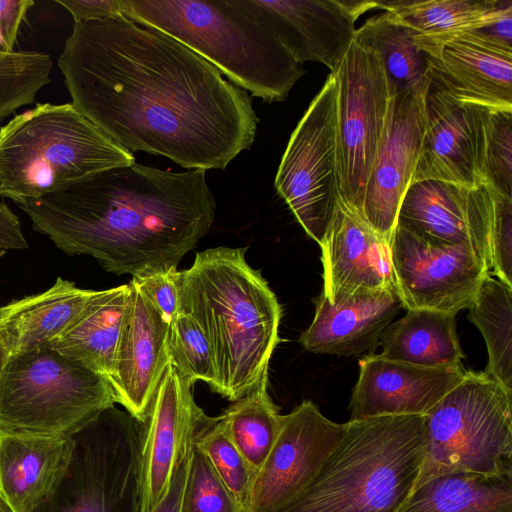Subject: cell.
<instances>
[{
	"label": "cell",
	"instance_id": "obj_24",
	"mask_svg": "<svg viewBox=\"0 0 512 512\" xmlns=\"http://www.w3.org/2000/svg\"><path fill=\"white\" fill-rule=\"evenodd\" d=\"M70 437L0 427V499L11 512H30L56 485L70 458Z\"/></svg>",
	"mask_w": 512,
	"mask_h": 512
},
{
	"label": "cell",
	"instance_id": "obj_44",
	"mask_svg": "<svg viewBox=\"0 0 512 512\" xmlns=\"http://www.w3.org/2000/svg\"><path fill=\"white\" fill-rule=\"evenodd\" d=\"M9 358H10L9 352L7 351V349L3 345V343L0 341V381H1L3 372L5 370V367L7 365Z\"/></svg>",
	"mask_w": 512,
	"mask_h": 512
},
{
	"label": "cell",
	"instance_id": "obj_31",
	"mask_svg": "<svg viewBox=\"0 0 512 512\" xmlns=\"http://www.w3.org/2000/svg\"><path fill=\"white\" fill-rule=\"evenodd\" d=\"M267 386L268 377L220 415L229 437L254 473L270 453L283 421Z\"/></svg>",
	"mask_w": 512,
	"mask_h": 512
},
{
	"label": "cell",
	"instance_id": "obj_36",
	"mask_svg": "<svg viewBox=\"0 0 512 512\" xmlns=\"http://www.w3.org/2000/svg\"><path fill=\"white\" fill-rule=\"evenodd\" d=\"M242 509L206 457L194 447L181 512H241Z\"/></svg>",
	"mask_w": 512,
	"mask_h": 512
},
{
	"label": "cell",
	"instance_id": "obj_12",
	"mask_svg": "<svg viewBox=\"0 0 512 512\" xmlns=\"http://www.w3.org/2000/svg\"><path fill=\"white\" fill-rule=\"evenodd\" d=\"M392 269L403 308L457 314L468 308L489 268L469 248L429 242L396 224Z\"/></svg>",
	"mask_w": 512,
	"mask_h": 512
},
{
	"label": "cell",
	"instance_id": "obj_40",
	"mask_svg": "<svg viewBox=\"0 0 512 512\" xmlns=\"http://www.w3.org/2000/svg\"><path fill=\"white\" fill-rule=\"evenodd\" d=\"M33 0H0V50L14 51L19 27Z\"/></svg>",
	"mask_w": 512,
	"mask_h": 512
},
{
	"label": "cell",
	"instance_id": "obj_16",
	"mask_svg": "<svg viewBox=\"0 0 512 512\" xmlns=\"http://www.w3.org/2000/svg\"><path fill=\"white\" fill-rule=\"evenodd\" d=\"M495 192L487 184L470 188L439 180L415 182L403 197L396 224L432 243L467 247L491 270Z\"/></svg>",
	"mask_w": 512,
	"mask_h": 512
},
{
	"label": "cell",
	"instance_id": "obj_43",
	"mask_svg": "<svg viewBox=\"0 0 512 512\" xmlns=\"http://www.w3.org/2000/svg\"><path fill=\"white\" fill-rule=\"evenodd\" d=\"M190 458L191 455L177 468L166 497L152 512H181L189 472Z\"/></svg>",
	"mask_w": 512,
	"mask_h": 512
},
{
	"label": "cell",
	"instance_id": "obj_6",
	"mask_svg": "<svg viewBox=\"0 0 512 512\" xmlns=\"http://www.w3.org/2000/svg\"><path fill=\"white\" fill-rule=\"evenodd\" d=\"M134 160L72 103L37 104L0 128V197L20 204Z\"/></svg>",
	"mask_w": 512,
	"mask_h": 512
},
{
	"label": "cell",
	"instance_id": "obj_42",
	"mask_svg": "<svg viewBox=\"0 0 512 512\" xmlns=\"http://www.w3.org/2000/svg\"><path fill=\"white\" fill-rule=\"evenodd\" d=\"M28 247V242L22 231L21 223L17 215L9 206L0 202V249L23 250Z\"/></svg>",
	"mask_w": 512,
	"mask_h": 512
},
{
	"label": "cell",
	"instance_id": "obj_21",
	"mask_svg": "<svg viewBox=\"0 0 512 512\" xmlns=\"http://www.w3.org/2000/svg\"><path fill=\"white\" fill-rule=\"evenodd\" d=\"M323 295L386 290L398 295L390 244L340 200L321 245ZM399 296V295H398Z\"/></svg>",
	"mask_w": 512,
	"mask_h": 512
},
{
	"label": "cell",
	"instance_id": "obj_38",
	"mask_svg": "<svg viewBox=\"0 0 512 512\" xmlns=\"http://www.w3.org/2000/svg\"><path fill=\"white\" fill-rule=\"evenodd\" d=\"M490 262L496 278L512 287V198L497 191L490 232Z\"/></svg>",
	"mask_w": 512,
	"mask_h": 512
},
{
	"label": "cell",
	"instance_id": "obj_8",
	"mask_svg": "<svg viewBox=\"0 0 512 512\" xmlns=\"http://www.w3.org/2000/svg\"><path fill=\"white\" fill-rule=\"evenodd\" d=\"M116 404L109 381L43 347L10 355L0 381V427L70 437Z\"/></svg>",
	"mask_w": 512,
	"mask_h": 512
},
{
	"label": "cell",
	"instance_id": "obj_41",
	"mask_svg": "<svg viewBox=\"0 0 512 512\" xmlns=\"http://www.w3.org/2000/svg\"><path fill=\"white\" fill-rule=\"evenodd\" d=\"M73 17L74 23L123 15V0H55Z\"/></svg>",
	"mask_w": 512,
	"mask_h": 512
},
{
	"label": "cell",
	"instance_id": "obj_34",
	"mask_svg": "<svg viewBox=\"0 0 512 512\" xmlns=\"http://www.w3.org/2000/svg\"><path fill=\"white\" fill-rule=\"evenodd\" d=\"M194 447L201 452L241 508H246L255 473L232 442L220 418L209 417Z\"/></svg>",
	"mask_w": 512,
	"mask_h": 512
},
{
	"label": "cell",
	"instance_id": "obj_37",
	"mask_svg": "<svg viewBox=\"0 0 512 512\" xmlns=\"http://www.w3.org/2000/svg\"><path fill=\"white\" fill-rule=\"evenodd\" d=\"M483 179L498 193L512 198V110H493L483 162Z\"/></svg>",
	"mask_w": 512,
	"mask_h": 512
},
{
	"label": "cell",
	"instance_id": "obj_32",
	"mask_svg": "<svg viewBox=\"0 0 512 512\" xmlns=\"http://www.w3.org/2000/svg\"><path fill=\"white\" fill-rule=\"evenodd\" d=\"M354 39L379 54L388 81L396 91L414 86L430 70L429 57L415 45L410 31L389 11L366 20L356 29Z\"/></svg>",
	"mask_w": 512,
	"mask_h": 512
},
{
	"label": "cell",
	"instance_id": "obj_29",
	"mask_svg": "<svg viewBox=\"0 0 512 512\" xmlns=\"http://www.w3.org/2000/svg\"><path fill=\"white\" fill-rule=\"evenodd\" d=\"M396 512H512V477L442 475L415 488Z\"/></svg>",
	"mask_w": 512,
	"mask_h": 512
},
{
	"label": "cell",
	"instance_id": "obj_23",
	"mask_svg": "<svg viewBox=\"0 0 512 512\" xmlns=\"http://www.w3.org/2000/svg\"><path fill=\"white\" fill-rule=\"evenodd\" d=\"M401 308L399 296L386 290L342 294L332 301L321 293L315 299L314 318L299 342L317 354L349 357L373 351Z\"/></svg>",
	"mask_w": 512,
	"mask_h": 512
},
{
	"label": "cell",
	"instance_id": "obj_26",
	"mask_svg": "<svg viewBox=\"0 0 512 512\" xmlns=\"http://www.w3.org/2000/svg\"><path fill=\"white\" fill-rule=\"evenodd\" d=\"M511 8L510 0L377 1V9L393 13L429 59L444 42L490 26Z\"/></svg>",
	"mask_w": 512,
	"mask_h": 512
},
{
	"label": "cell",
	"instance_id": "obj_2",
	"mask_svg": "<svg viewBox=\"0 0 512 512\" xmlns=\"http://www.w3.org/2000/svg\"><path fill=\"white\" fill-rule=\"evenodd\" d=\"M61 251L89 255L132 278L177 269L211 228L216 204L206 171L133 162L18 204Z\"/></svg>",
	"mask_w": 512,
	"mask_h": 512
},
{
	"label": "cell",
	"instance_id": "obj_22",
	"mask_svg": "<svg viewBox=\"0 0 512 512\" xmlns=\"http://www.w3.org/2000/svg\"><path fill=\"white\" fill-rule=\"evenodd\" d=\"M430 72L458 99L493 110H512V46L482 30L444 42Z\"/></svg>",
	"mask_w": 512,
	"mask_h": 512
},
{
	"label": "cell",
	"instance_id": "obj_20",
	"mask_svg": "<svg viewBox=\"0 0 512 512\" xmlns=\"http://www.w3.org/2000/svg\"><path fill=\"white\" fill-rule=\"evenodd\" d=\"M462 365L423 367L370 353L359 360L350 419L425 415L465 376Z\"/></svg>",
	"mask_w": 512,
	"mask_h": 512
},
{
	"label": "cell",
	"instance_id": "obj_39",
	"mask_svg": "<svg viewBox=\"0 0 512 512\" xmlns=\"http://www.w3.org/2000/svg\"><path fill=\"white\" fill-rule=\"evenodd\" d=\"M132 279L169 324L181 312L177 269L156 271Z\"/></svg>",
	"mask_w": 512,
	"mask_h": 512
},
{
	"label": "cell",
	"instance_id": "obj_17",
	"mask_svg": "<svg viewBox=\"0 0 512 512\" xmlns=\"http://www.w3.org/2000/svg\"><path fill=\"white\" fill-rule=\"evenodd\" d=\"M192 387L169 362L144 423L141 512H152L166 497L209 419L194 401Z\"/></svg>",
	"mask_w": 512,
	"mask_h": 512
},
{
	"label": "cell",
	"instance_id": "obj_19",
	"mask_svg": "<svg viewBox=\"0 0 512 512\" xmlns=\"http://www.w3.org/2000/svg\"><path fill=\"white\" fill-rule=\"evenodd\" d=\"M109 383L115 401L145 423L159 384L170 362L169 323L132 279Z\"/></svg>",
	"mask_w": 512,
	"mask_h": 512
},
{
	"label": "cell",
	"instance_id": "obj_3",
	"mask_svg": "<svg viewBox=\"0 0 512 512\" xmlns=\"http://www.w3.org/2000/svg\"><path fill=\"white\" fill-rule=\"evenodd\" d=\"M246 250L209 248L179 271L181 311L198 322L212 349L213 392L232 402L268 377L281 341V305L261 272L247 263Z\"/></svg>",
	"mask_w": 512,
	"mask_h": 512
},
{
	"label": "cell",
	"instance_id": "obj_13",
	"mask_svg": "<svg viewBox=\"0 0 512 512\" xmlns=\"http://www.w3.org/2000/svg\"><path fill=\"white\" fill-rule=\"evenodd\" d=\"M493 109L455 97L430 72L424 100L425 132L411 181L484 184L483 162Z\"/></svg>",
	"mask_w": 512,
	"mask_h": 512
},
{
	"label": "cell",
	"instance_id": "obj_14",
	"mask_svg": "<svg viewBox=\"0 0 512 512\" xmlns=\"http://www.w3.org/2000/svg\"><path fill=\"white\" fill-rule=\"evenodd\" d=\"M344 424L326 418L310 400L283 415L279 435L255 473L248 512H281L310 485L341 439Z\"/></svg>",
	"mask_w": 512,
	"mask_h": 512
},
{
	"label": "cell",
	"instance_id": "obj_15",
	"mask_svg": "<svg viewBox=\"0 0 512 512\" xmlns=\"http://www.w3.org/2000/svg\"><path fill=\"white\" fill-rule=\"evenodd\" d=\"M429 83L430 70L414 86L403 91L394 88L365 189L360 218L389 244L421 152Z\"/></svg>",
	"mask_w": 512,
	"mask_h": 512
},
{
	"label": "cell",
	"instance_id": "obj_30",
	"mask_svg": "<svg viewBox=\"0 0 512 512\" xmlns=\"http://www.w3.org/2000/svg\"><path fill=\"white\" fill-rule=\"evenodd\" d=\"M487 347L484 372L512 391V287L489 272L468 306Z\"/></svg>",
	"mask_w": 512,
	"mask_h": 512
},
{
	"label": "cell",
	"instance_id": "obj_7",
	"mask_svg": "<svg viewBox=\"0 0 512 512\" xmlns=\"http://www.w3.org/2000/svg\"><path fill=\"white\" fill-rule=\"evenodd\" d=\"M423 418L426 446L415 488L454 473L512 477V391L484 371H467Z\"/></svg>",
	"mask_w": 512,
	"mask_h": 512
},
{
	"label": "cell",
	"instance_id": "obj_28",
	"mask_svg": "<svg viewBox=\"0 0 512 512\" xmlns=\"http://www.w3.org/2000/svg\"><path fill=\"white\" fill-rule=\"evenodd\" d=\"M456 314L430 309H409L383 331L381 356L423 367L462 365L465 354L456 332Z\"/></svg>",
	"mask_w": 512,
	"mask_h": 512
},
{
	"label": "cell",
	"instance_id": "obj_27",
	"mask_svg": "<svg viewBox=\"0 0 512 512\" xmlns=\"http://www.w3.org/2000/svg\"><path fill=\"white\" fill-rule=\"evenodd\" d=\"M128 294V284L97 290L74 323L49 347L109 381L114 372Z\"/></svg>",
	"mask_w": 512,
	"mask_h": 512
},
{
	"label": "cell",
	"instance_id": "obj_10",
	"mask_svg": "<svg viewBox=\"0 0 512 512\" xmlns=\"http://www.w3.org/2000/svg\"><path fill=\"white\" fill-rule=\"evenodd\" d=\"M341 202L361 217L364 195L394 87L379 54L355 39L334 73Z\"/></svg>",
	"mask_w": 512,
	"mask_h": 512
},
{
	"label": "cell",
	"instance_id": "obj_5",
	"mask_svg": "<svg viewBox=\"0 0 512 512\" xmlns=\"http://www.w3.org/2000/svg\"><path fill=\"white\" fill-rule=\"evenodd\" d=\"M302 495L281 512H396L424 459L423 415L350 419Z\"/></svg>",
	"mask_w": 512,
	"mask_h": 512
},
{
	"label": "cell",
	"instance_id": "obj_1",
	"mask_svg": "<svg viewBox=\"0 0 512 512\" xmlns=\"http://www.w3.org/2000/svg\"><path fill=\"white\" fill-rule=\"evenodd\" d=\"M58 67L76 109L131 153L224 170L254 142L247 91L174 37L124 15L74 23Z\"/></svg>",
	"mask_w": 512,
	"mask_h": 512
},
{
	"label": "cell",
	"instance_id": "obj_11",
	"mask_svg": "<svg viewBox=\"0 0 512 512\" xmlns=\"http://www.w3.org/2000/svg\"><path fill=\"white\" fill-rule=\"evenodd\" d=\"M274 183L307 235L321 245L341 200L333 74L292 132Z\"/></svg>",
	"mask_w": 512,
	"mask_h": 512
},
{
	"label": "cell",
	"instance_id": "obj_4",
	"mask_svg": "<svg viewBox=\"0 0 512 512\" xmlns=\"http://www.w3.org/2000/svg\"><path fill=\"white\" fill-rule=\"evenodd\" d=\"M123 15L174 37L265 102L285 100L305 74L243 0H123Z\"/></svg>",
	"mask_w": 512,
	"mask_h": 512
},
{
	"label": "cell",
	"instance_id": "obj_45",
	"mask_svg": "<svg viewBox=\"0 0 512 512\" xmlns=\"http://www.w3.org/2000/svg\"><path fill=\"white\" fill-rule=\"evenodd\" d=\"M0 512H11L6 504L0 499Z\"/></svg>",
	"mask_w": 512,
	"mask_h": 512
},
{
	"label": "cell",
	"instance_id": "obj_18",
	"mask_svg": "<svg viewBox=\"0 0 512 512\" xmlns=\"http://www.w3.org/2000/svg\"><path fill=\"white\" fill-rule=\"evenodd\" d=\"M300 64L315 61L334 73L354 40L359 16L377 1L243 0Z\"/></svg>",
	"mask_w": 512,
	"mask_h": 512
},
{
	"label": "cell",
	"instance_id": "obj_35",
	"mask_svg": "<svg viewBox=\"0 0 512 512\" xmlns=\"http://www.w3.org/2000/svg\"><path fill=\"white\" fill-rule=\"evenodd\" d=\"M168 353L170 362L191 386L202 381L214 390L217 378L212 349L191 315L181 311L170 323Z\"/></svg>",
	"mask_w": 512,
	"mask_h": 512
},
{
	"label": "cell",
	"instance_id": "obj_9",
	"mask_svg": "<svg viewBox=\"0 0 512 512\" xmlns=\"http://www.w3.org/2000/svg\"><path fill=\"white\" fill-rule=\"evenodd\" d=\"M144 423L114 406L70 436L67 466L30 512H141Z\"/></svg>",
	"mask_w": 512,
	"mask_h": 512
},
{
	"label": "cell",
	"instance_id": "obj_33",
	"mask_svg": "<svg viewBox=\"0 0 512 512\" xmlns=\"http://www.w3.org/2000/svg\"><path fill=\"white\" fill-rule=\"evenodd\" d=\"M52 60L37 51L0 50V122L19 108L33 104L51 81Z\"/></svg>",
	"mask_w": 512,
	"mask_h": 512
},
{
	"label": "cell",
	"instance_id": "obj_25",
	"mask_svg": "<svg viewBox=\"0 0 512 512\" xmlns=\"http://www.w3.org/2000/svg\"><path fill=\"white\" fill-rule=\"evenodd\" d=\"M96 293L58 277L47 290L0 307V341L10 355L47 347L74 323Z\"/></svg>",
	"mask_w": 512,
	"mask_h": 512
}]
</instances>
